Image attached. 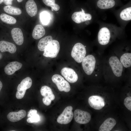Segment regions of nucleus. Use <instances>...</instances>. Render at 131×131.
I'll list each match as a JSON object with an SVG mask.
<instances>
[{
	"instance_id": "1",
	"label": "nucleus",
	"mask_w": 131,
	"mask_h": 131,
	"mask_svg": "<svg viewBox=\"0 0 131 131\" xmlns=\"http://www.w3.org/2000/svg\"><path fill=\"white\" fill-rule=\"evenodd\" d=\"M85 47L81 43H77L73 48L71 52V56L78 63L81 62L85 57L86 54Z\"/></svg>"
},
{
	"instance_id": "2",
	"label": "nucleus",
	"mask_w": 131,
	"mask_h": 131,
	"mask_svg": "<svg viewBox=\"0 0 131 131\" xmlns=\"http://www.w3.org/2000/svg\"><path fill=\"white\" fill-rule=\"evenodd\" d=\"M60 48L58 41L56 40H52L46 47L43 55L46 57L55 58L57 56Z\"/></svg>"
},
{
	"instance_id": "3",
	"label": "nucleus",
	"mask_w": 131,
	"mask_h": 131,
	"mask_svg": "<svg viewBox=\"0 0 131 131\" xmlns=\"http://www.w3.org/2000/svg\"><path fill=\"white\" fill-rule=\"evenodd\" d=\"M82 62L83 68L85 73L88 75H91L95 69L96 64V59L94 56L88 55L85 57Z\"/></svg>"
},
{
	"instance_id": "4",
	"label": "nucleus",
	"mask_w": 131,
	"mask_h": 131,
	"mask_svg": "<svg viewBox=\"0 0 131 131\" xmlns=\"http://www.w3.org/2000/svg\"><path fill=\"white\" fill-rule=\"evenodd\" d=\"M52 80L60 91L68 92L70 91L71 88L69 83L60 75H54L52 77Z\"/></svg>"
},
{
	"instance_id": "5",
	"label": "nucleus",
	"mask_w": 131,
	"mask_h": 131,
	"mask_svg": "<svg viewBox=\"0 0 131 131\" xmlns=\"http://www.w3.org/2000/svg\"><path fill=\"white\" fill-rule=\"evenodd\" d=\"M73 109V108L71 106L66 107L57 118V122L60 124H64L70 122L74 116Z\"/></svg>"
},
{
	"instance_id": "6",
	"label": "nucleus",
	"mask_w": 131,
	"mask_h": 131,
	"mask_svg": "<svg viewBox=\"0 0 131 131\" xmlns=\"http://www.w3.org/2000/svg\"><path fill=\"white\" fill-rule=\"evenodd\" d=\"M74 119L76 122L80 124L88 123L91 119V115L88 112L77 109L74 112Z\"/></svg>"
},
{
	"instance_id": "7",
	"label": "nucleus",
	"mask_w": 131,
	"mask_h": 131,
	"mask_svg": "<svg viewBox=\"0 0 131 131\" xmlns=\"http://www.w3.org/2000/svg\"><path fill=\"white\" fill-rule=\"evenodd\" d=\"M109 64L114 74L119 77L122 75L123 65L118 58L116 56H112L109 60Z\"/></svg>"
},
{
	"instance_id": "8",
	"label": "nucleus",
	"mask_w": 131,
	"mask_h": 131,
	"mask_svg": "<svg viewBox=\"0 0 131 131\" xmlns=\"http://www.w3.org/2000/svg\"><path fill=\"white\" fill-rule=\"evenodd\" d=\"M111 31L106 27H102L100 29L98 34V40L100 44L105 45L109 43L111 37Z\"/></svg>"
},
{
	"instance_id": "9",
	"label": "nucleus",
	"mask_w": 131,
	"mask_h": 131,
	"mask_svg": "<svg viewBox=\"0 0 131 131\" xmlns=\"http://www.w3.org/2000/svg\"><path fill=\"white\" fill-rule=\"evenodd\" d=\"M81 9L82 11L75 12L72 16L73 21L77 24L90 20L92 18V16L91 14L85 13L83 9L81 8Z\"/></svg>"
},
{
	"instance_id": "10",
	"label": "nucleus",
	"mask_w": 131,
	"mask_h": 131,
	"mask_svg": "<svg viewBox=\"0 0 131 131\" xmlns=\"http://www.w3.org/2000/svg\"><path fill=\"white\" fill-rule=\"evenodd\" d=\"M88 102L91 107L96 110L101 109L105 106V102L104 98L98 96H92L88 99Z\"/></svg>"
},
{
	"instance_id": "11",
	"label": "nucleus",
	"mask_w": 131,
	"mask_h": 131,
	"mask_svg": "<svg viewBox=\"0 0 131 131\" xmlns=\"http://www.w3.org/2000/svg\"><path fill=\"white\" fill-rule=\"evenodd\" d=\"M61 74L68 82L71 83L76 82L78 79V76L73 69L67 67L63 68L61 72Z\"/></svg>"
},
{
	"instance_id": "12",
	"label": "nucleus",
	"mask_w": 131,
	"mask_h": 131,
	"mask_svg": "<svg viewBox=\"0 0 131 131\" xmlns=\"http://www.w3.org/2000/svg\"><path fill=\"white\" fill-rule=\"evenodd\" d=\"M26 111L21 110L18 111L11 112L7 115V117L9 121L15 122H18L24 118L26 115Z\"/></svg>"
},
{
	"instance_id": "13",
	"label": "nucleus",
	"mask_w": 131,
	"mask_h": 131,
	"mask_svg": "<svg viewBox=\"0 0 131 131\" xmlns=\"http://www.w3.org/2000/svg\"><path fill=\"white\" fill-rule=\"evenodd\" d=\"M22 66V64L17 61L11 62L5 67L4 68L5 72L7 75H12L16 71L20 69Z\"/></svg>"
},
{
	"instance_id": "14",
	"label": "nucleus",
	"mask_w": 131,
	"mask_h": 131,
	"mask_svg": "<svg viewBox=\"0 0 131 131\" xmlns=\"http://www.w3.org/2000/svg\"><path fill=\"white\" fill-rule=\"evenodd\" d=\"M11 33L14 41L17 45H20L23 44L24 37L20 29L18 28H14L12 29Z\"/></svg>"
},
{
	"instance_id": "15",
	"label": "nucleus",
	"mask_w": 131,
	"mask_h": 131,
	"mask_svg": "<svg viewBox=\"0 0 131 131\" xmlns=\"http://www.w3.org/2000/svg\"><path fill=\"white\" fill-rule=\"evenodd\" d=\"M16 50V48L13 43L4 40L0 41V51L1 52H8L13 54Z\"/></svg>"
},
{
	"instance_id": "16",
	"label": "nucleus",
	"mask_w": 131,
	"mask_h": 131,
	"mask_svg": "<svg viewBox=\"0 0 131 131\" xmlns=\"http://www.w3.org/2000/svg\"><path fill=\"white\" fill-rule=\"evenodd\" d=\"M117 3V0H96L97 6L101 9L112 8Z\"/></svg>"
},
{
	"instance_id": "17",
	"label": "nucleus",
	"mask_w": 131,
	"mask_h": 131,
	"mask_svg": "<svg viewBox=\"0 0 131 131\" xmlns=\"http://www.w3.org/2000/svg\"><path fill=\"white\" fill-rule=\"evenodd\" d=\"M25 7L26 12L31 17H33L36 15L38 9L34 0H28L25 4Z\"/></svg>"
},
{
	"instance_id": "18",
	"label": "nucleus",
	"mask_w": 131,
	"mask_h": 131,
	"mask_svg": "<svg viewBox=\"0 0 131 131\" xmlns=\"http://www.w3.org/2000/svg\"><path fill=\"white\" fill-rule=\"evenodd\" d=\"M116 122L113 118H109L106 119L100 126L99 131H110L115 125Z\"/></svg>"
},
{
	"instance_id": "19",
	"label": "nucleus",
	"mask_w": 131,
	"mask_h": 131,
	"mask_svg": "<svg viewBox=\"0 0 131 131\" xmlns=\"http://www.w3.org/2000/svg\"><path fill=\"white\" fill-rule=\"evenodd\" d=\"M45 33V30L43 27L38 24L34 27L32 32V36L34 39H38L43 36Z\"/></svg>"
},
{
	"instance_id": "20",
	"label": "nucleus",
	"mask_w": 131,
	"mask_h": 131,
	"mask_svg": "<svg viewBox=\"0 0 131 131\" xmlns=\"http://www.w3.org/2000/svg\"><path fill=\"white\" fill-rule=\"evenodd\" d=\"M32 80L29 77H27L23 79L20 83L18 84L17 90L26 91L31 87L32 84Z\"/></svg>"
},
{
	"instance_id": "21",
	"label": "nucleus",
	"mask_w": 131,
	"mask_h": 131,
	"mask_svg": "<svg viewBox=\"0 0 131 131\" xmlns=\"http://www.w3.org/2000/svg\"><path fill=\"white\" fill-rule=\"evenodd\" d=\"M37 111L36 109H31L28 112L27 119V122L29 123L37 122L40 120L39 115L37 114Z\"/></svg>"
},
{
	"instance_id": "22",
	"label": "nucleus",
	"mask_w": 131,
	"mask_h": 131,
	"mask_svg": "<svg viewBox=\"0 0 131 131\" xmlns=\"http://www.w3.org/2000/svg\"><path fill=\"white\" fill-rule=\"evenodd\" d=\"M40 91L42 96L48 98L51 100L54 99L55 96L51 89L49 87L47 86H42L41 89Z\"/></svg>"
},
{
	"instance_id": "23",
	"label": "nucleus",
	"mask_w": 131,
	"mask_h": 131,
	"mask_svg": "<svg viewBox=\"0 0 131 131\" xmlns=\"http://www.w3.org/2000/svg\"><path fill=\"white\" fill-rule=\"evenodd\" d=\"M52 40V37L51 36H48L41 39L39 41L38 44V47L39 50L44 51L46 46Z\"/></svg>"
},
{
	"instance_id": "24",
	"label": "nucleus",
	"mask_w": 131,
	"mask_h": 131,
	"mask_svg": "<svg viewBox=\"0 0 131 131\" xmlns=\"http://www.w3.org/2000/svg\"><path fill=\"white\" fill-rule=\"evenodd\" d=\"M3 9L6 13L11 15H18L22 13V11L20 8L11 5H6Z\"/></svg>"
},
{
	"instance_id": "25",
	"label": "nucleus",
	"mask_w": 131,
	"mask_h": 131,
	"mask_svg": "<svg viewBox=\"0 0 131 131\" xmlns=\"http://www.w3.org/2000/svg\"><path fill=\"white\" fill-rule=\"evenodd\" d=\"M120 61L124 67H130L131 66V53H127L123 54L121 57Z\"/></svg>"
},
{
	"instance_id": "26",
	"label": "nucleus",
	"mask_w": 131,
	"mask_h": 131,
	"mask_svg": "<svg viewBox=\"0 0 131 131\" xmlns=\"http://www.w3.org/2000/svg\"><path fill=\"white\" fill-rule=\"evenodd\" d=\"M0 19L3 22L8 24H13L16 22V20L15 18L4 13H2L0 14Z\"/></svg>"
},
{
	"instance_id": "27",
	"label": "nucleus",
	"mask_w": 131,
	"mask_h": 131,
	"mask_svg": "<svg viewBox=\"0 0 131 131\" xmlns=\"http://www.w3.org/2000/svg\"><path fill=\"white\" fill-rule=\"evenodd\" d=\"M121 19L124 21H129L131 19V7H128L123 9L120 14Z\"/></svg>"
},
{
	"instance_id": "28",
	"label": "nucleus",
	"mask_w": 131,
	"mask_h": 131,
	"mask_svg": "<svg viewBox=\"0 0 131 131\" xmlns=\"http://www.w3.org/2000/svg\"><path fill=\"white\" fill-rule=\"evenodd\" d=\"M44 3L47 6L51 8V10L57 11L60 8L59 5L56 3V0H42Z\"/></svg>"
},
{
	"instance_id": "29",
	"label": "nucleus",
	"mask_w": 131,
	"mask_h": 131,
	"mask_svg": "<svg viewBox=\"0 0 131 131\" xmlns=\"http://www.w3.org/2000/svg\"><path fill=\"white\" fill-rule=\"evenodd\" d=\"M40 19L43 25H48L50 22L51 16L50 14L46 11H43L40 15Z\"/></svg>"
},
{
	"instance_id": "30",
	"label": "nucleus",
	"mask_w": 131,
	"mask_h": 131,
	"mask_svg": "<svg viewBox=\"0 0 131 131\" xmlns=\"http://www.w3.org/2000/svg\"><path fill=\"white\" fill-rule=\"evenodd\" d=\"M124 104L125 107L129 110L131 111V97L126 98L124 101Z\"/></svg>"
},
{
	"instance_id": "31",
	"label": "nucleus",
	"mask_w": 131,
	"mask_h": 131,
	"mask_svg": "<svg viewBox=\"0 0 131 131\" xmlns=\"http://www.w3.org/2000/svg\"><path fill=\"white\" fill-rule=\"evenodd\" d=\"M26 91L17 90L16 94V97L17 99H20L23 98L25 94Z\"/></svg>"
},
{
	"instance_id": "32",
	"label": "nucleus",
	"mask_w": 131,
	"mask_h": 131,
	"mask_svg": "<svg viewBox=\"0 0 131 131\" xmlns=\"http://www.w3.org/2000/svg\"><path fill=\"white\" fill-rule=\"evenodd\" d=\"M42 101L45 105L48 106L51 104V100L48 98L44 97L42 99Z\"/></svg>"
},
{
	"instance_id": "33",
	"label": "nucleus",
	"mask_w": 131,
	"mask_h": 131,
	"mask_svg": "<svg viewBox=\"0 0 131 131\" xmlns=\"http://www.w3.org/2000/svg\"><path fill=\"white\" fill-rule=\"evenodd\" d=\"M13 0H4L3 3L6 5H11Z\"/></svg>"
},
{
	"instance_id": "34",
	"label": "nucleus",
	"mask_w": 131,
	"mask_h": 131,
	"mask_svg": "<svg viewBox=\"0 0 131 131\" xmlns=\"http://www.w3.org/2000/svg\"><path fill=\"white\" fill-rule=\"evenodd\" d=\"M3 87V84L2 81L0 80V94Z\"/></svg>"
},
{
	"instance_id": "35",
	"label": "nucleus",
	"mask_w": 131,
	"mask_h": 131,
	"mask_svg": "<svg viewBox=\"0 0 131 131\" xmlns=\"http://www.w3.org/2000/svg\"><path fill=\"white\" fill-rule=\"evenodd\" d=\"M3 57V55L1 52H0V60H1L2 59Z\"/></svg>"
},
{
	"instance_id": "36",
	"label": "nucleus",
	"mask_w": 131,
	"mask_h": 131,
	"mask_svg": "<svg viewBox=\"0 0 131 131\" xmlns=\"http://www.w3.org/2000/svg\"><path fill=\"white\" fill-rule=\"evenodd\" d=\"M4 0H0V4L3 3Z\"/></svg>"
},
{
	"instance_id": "37",
	"label": "nucleus",
	"mask_w": 131,
	"mask_h": 131,
	"mask_svg": "<svg viewBox=\"0 0 131 131\" xmlns=\"http://www.w3.org/2000/svg\"><path fill=\"white\" fill-rule=\"evenodd\" d=\"M23 0H17V1L18 2H22Z\"/></svg>"
}]
</instances>
